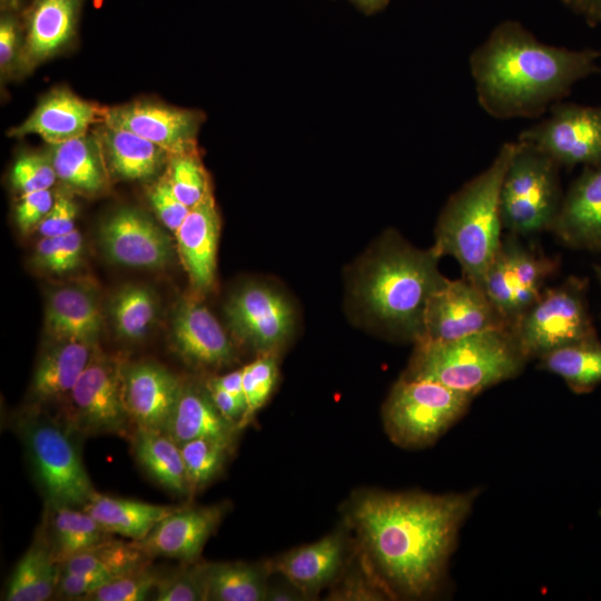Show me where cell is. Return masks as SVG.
Segmentation results:
<instances>
[{
  "label": "cell",
  "instance_id": "obj_3",
  "mask_svg": "<svg viewBox=\"0 0 601 601\" xmlns=\"http://www.w3.org/2000/svg\"><path fill=\"white\" fill-rule=\"evenodd\" d=\"M440 258L433 246L420 249L387 231L358 266L357 304L383 332L415 344L430 299L449 280L439 269Z\"/></svg>",
  "mask_w": 601,
  "mask_h": 601
},
{
  "label": "cell",
  "instance_id": "obj_16",
  "mask_svg": "<svg viewBox=\"0 0 601 601\" xmlns=\"http://www.w3.org/2000/svg\"><path fill=\"white\" fill-rule=\"evenodd\" d=\"M197 111L138 100L106 108L104 124L130 130L164 149L169 157L197 152Z\"/></svg>",
  "mask_w": 601,
  "mask_h": 601
},
{
  "label": "cell",
  "instance_id": "obj_4",
  "mask_svg": "<svg viewBox=\"0 0 601 601\" xmlns=\"http://www.w3.org/2000/svg\"><path fill=\"white\" fill-rule=\"evenodd\" d=\"M515 145L504 142L492 162L449 198L435 227V250L455 258L463 277L480 287L503 239L501 187Z\"/></svg>",
  "mask_w": 601,
  "mask_h": 601
},
{
  "label": "cell",
  "instance_id": "obj_35",
  "mask_svg": "<svg viewBox=\"0 0 601 601\" xmlns=\"http://www.w3.org/2000/svg\"><path fill=\"white\" fill-rule=\"evenodd\" d=\"M539 359L543 370L560 376L577 394L589 393L601 384V342L598 337L558 348Z\"/></svg>",
  "mask_w": 601,
  "mask_h": 601
},
{
  "label": "cell",
  "instance_id": "obj_27",
  "mask_svg": "<svg viewBox=\"0 0 601 601\" xmlns=\"http://www.w3.org/2000/svg\"><path fill=\"white\" fill-rule=\"evenodd\" d=\"M107 168L128 180L154 177L168 161L169 155L141 136L102 122L97 130Z\"/></svg>",
  "mask_w": 601,
  "mask_h": 601
},
{
  "label": "cell",
  "instance_id": "obj_28",
  "mask_svg": "<svg viewBox=\"0 0 601 601\" xmlns=\"http://www.w3.org/2000/svg\"><path fill=\"white\" fill-rule=\"evenodd\" d=\"M96 347L78 341H59L41 355L31 383V393L39 402L69 396L88 365Z\"/></svg>",
  "mask_w": 601,
  "mask_h": 601
},
{
  "label": "cell",
  "instance_id": "obj_5",
  "mask_svg": "<svg viewBox=\"0 0 601 601\" xmlns=\"http://www.w3.org/2000/svg\"><path fill=\"white\" fill-rule=\"evenodd\" d=\"M529 359L510 327L449 342H417L401 377L440 383L475 397L520 374Z\"/></svg>",
  "mask_w": 601,
  "mask_h": 601
},
{
  "label": "cell",
  "instance_id": "obj_26",
  "mask_svg": "<svg viewBox=\"0 0 601 601\" xmlns=\"http://www.w3.org/2000/svg\"><path fill=\"white\" fill-rule=\"evenodd\" d=\"M239 430L216 408L206 386L184 383L164 430L178 445L199 437L234 446Z\"/></svg>",
  "mask_w": 601,
  "mask_h": 601
},
{
  "label": "cell",
  "instance_id": "obj_47",
  "mask_svg": "<svg viewBox=\"0 0 601 601\" xmlns=\"http://www.w3.org/2000/svg\"><path fill=\"white\" fill-rule=\"evenodd\" d=\"M55 198L50 189L22 194L16 207V223L23 233L37 228L50 211Z\"/></svg>",
  "mask_w": 601,
  "mask_h": 601
},
{
  "label": "cell",
  "instance_id": "obj_46",
  "mask_svg": "<svg viewBox=\"0 0 601 601\" xmlns=\"http://www.w3.org/2000/svg\"><path fill=\"white\" fill-rule=\"evenodd\" d=\"M148 198L160 221L175 234L190 208L176 197L165 175L149 188Z\"/></svg>",
  "mask_w": 601,
  "mask_h": 601
},
{
  "label": "cell",
  "instance_id": "obj_51",
  "mask_svg": "<svg viewBox=\"0 0 601 601\" xmlns=\"http://www.w3.org/2000/svg\"><path fill=\"white\" fill-rule=\"evenodd\" d=\"M209 396L219 413L239 430V424L245 415L246 407L234 395L225 390L207 382L205 384Z\"/></svg>",
  "mask_w": 601,
  "mask_h": 601
},
{
  "label": "cell",
  "instance_id": "obj_29",
  "mask_svg": "<svg viewBox=\"0 0 601 601\" xmlns=\"http://www.w3.org/2000/svg\"><path fill=\"white\" fill-rule=\"evenodd\" d=\"M57 178L73 190L87 195L101 193L107 186V165L97 135L50 145Z\"/></svg>",
  "mask_w": 601,
  "mask_h": 601
},
{
  "label": "cell",
  "instance_id": "obj_22",
  "mask_svg": "<svg viewBox=\"0 0 601 601\" xmlns=\"http://www.w3.org/2000/svg\"><path fill=\"white\" fill-rule=\"evenodd\" d=\"M551 230L570 247L601 249V166L584 167L571 184Z\"/></svg>",
  "mask_w": 601,
  "mask_h": 601
},
{
  "label": "cell",
  "instance_id": "obj_41",
  "mask_svg": "<svg viewBox=\"0 0 601 601\" xmlns=\"http://www.w3.org/2000/svg\"><path fill=\"white\" fill-rule=\"evenodd\" d=\"M82 237L75 229L60 236L42 237L36 245L32 264L55 274L76 269L82 259Z\"/></svg>",
  "mask_w": 601,
  "mask_h": 601
},
{
  "label": "cell",
  "instance_id": "obj_57",
  "mask_svg": "<svg viewBox=\"0 0 601 601\" xmlns=\"http://www.w3.org/2000/svg\"><path fill=\"white\" fill-rule=\"evenodd\" d=\"M597 275L601 282V265L595 267Z\"/></svg>",
  "mask_w": 601,
  "mask_h": 601
},
{
  "label": "cell",
  "instance_id": "obj_45",
  "mask_svg": "<svg viewBox=\"0 0 601 601\" xmlns=\"http://www.w3.org/2000/svg\"><path fill=\"white\" fill-rule=\"evenodd\" d=\"M57 178L51 159L41 154L21 155L13 164L11 184L21 194L50 189Z\"/></svg>",
  "mask_w": 601,
  "mask_h": 601
},
{
  "label": "cell",
  "instance_id": "obj_9",
  "mask_svg": "<svg viewBox=\"0 0 601 601\" xmlns=\"http://www.w3.org/2000/svg\"><path fill=\"white\" fill-rule=\"evenodd\" d=\"M528 359L597 338L587 302V282L570 277L545 288L510 327Z\"/></svg>",
  "mask_w": 601,
  "mask_h": 601
},
{
  "label": "cell",
  "instance_id": "obj_17",
  "mask_svg": "<svg viewBox=\"0 0 601 601\" xmlns=\"http://www.w3.org/2000/svg\"><path fill=\"white\" fill-rule=\"evenodd\" d=\"M170 338L176 353L191 366L220 368L237 358L235 345L220 323L194 298L183 299L176 306Z\"/></svg>",
  "mask_w": 601,
  "mask_h": 601
},
{
  "label": "cell",
  "instance_id": "obj_15",
  "mask_svg": "<svg viewBox=\"0 0 601 601\" xmlns=\"http://www.w3.org/2000/svg\"><path fill=\"white\" fill-rule=\"evenodd\" d=\"M98 239L109 260L126 267L162 268L173 255L167 234L136 208H119L105 218Z\"/></svg>",
  "mask_w": 601,
  "mask_h": 601
},
{
  "label": "cell",
  "instance_id": "obj_11",
  "mask_svg": "<svg viewBox=\"0 0 601 601\" xmlns=\"http://www.w3.org/2000/svg\"><path fill=\"white\" fill-rule=\"evenodd\" d=\"M518 140L532 145L560 168L601 166V106L560 101Z\"/></svg>",
  "mask_w": 601,
  "mask_h": 601
},
{
  "label": "cell",
  "instance_id": "obj_2",
  "mask_svg": "<svg viewBox=\"0 0 601 601\" xmlns=\"http://www.w3.org/2000/svg\"><path fill=\"white\" fill-rule=\"evenodd\" d=\"M601 50L570 49L539 40L522 23L504 20L469 58L479 106L492 118H538L599 72Z\"/></svg>",
  "mask_w": 601,
  "mask_h": 601
},
{
  "label": "cell",
  "instance_id": "obj_32",
  "mask_svg": "<svg viewBox=\"0 0 601 601\" xmlns=\"http://www.w3.org/2000/svg\"><path fill=\"white\" fill-rule=\"evenodd\" d=\"M132 445L138 463L162 487L177 495L191 493L180 446L167 433L137 427Z\"/></svg>",
  "mask_w": 601,
  "mask_h": 601
},
{
  "label": "cell",
  "instance_id": "obj_43",
  "mask_svg": "<svg viewBox=\"0 0 601 601\" xmlns=\"http://www.w3.org/2000/svg\"><path fill=\"white\" fill-rule=\"evenodd\" d=\"M154 599L157 601H206L205 563L191 562L173 573L159 577Z\"/></svg>",
  "mask_w": 601,
  "mask_h": 601
},
{
  "label": "cell",
  "instance_id": "obj_23",
  "mask_svg": "<svg viewBox=\"0 0 601 601\" xmlns=\"http://www.w3.org/2000/svg\"><path fill=\"white\" fill-rule=\"evenodd\" d=\"M81 0H33L26 16V31L18 66L30 71L58 53L73 38Z\"/></svg>",
  "mask_w": 601,
  "mask_h": 601
},
{
  "label": "cell",
  "instance_id": "obj_44",
  "mask_svg": "<svg viewBox=\"0 0 601 601\" xmlns=\"http://www.w3.org/2000/svg\"><path fill=\"white\" fill-rule=\"evenodd\" d=\"M364 555L362 569L348 572L328 594V600H384L392 593Z\"/></svg>",
  "mask_w": 601,
  "mask_h": 601
},
{
  "label": "cell",
  "instance_id": "obj_33",
  "mask_svg": "<svg viewBox=\"0 0 601 601\" xmlns=\"http://www.w3.org/2000/svg\"><path fill=\"white\" fill-rule=\"evenodd\" d=\"M272 573L268 561L205 563L207 600L266 601Z\"/></svg>",
  "mask_w": 601,
  "mask_h": 601
},
{
  "label": "cell",
  "instance_id": "obj_13",
  "mask_svg": "<svg viewBox=\"0 0 601 601\" xmlns=\"http://www.w3.org/2000/svg\"><path fill=\"white\" fill-rule=\"evenodd\" d=\"M75 430L85 434H120L128 426L122 393V364L95 349L70 394Z\"/></svg>",
  "mask_w": 601,
  "mask_h": 601
},
{
  "label": "cell",
  "instance_id": "obj_36",
  "mask_svg": "<svg viewBox=\"0 0 601 601\" xmlns=\"http://www.w3.org/2000/svg\"><path fill=\"white\" fill-rule=\"evenodd\" d=\"M147 554L135 543L106 540L61 564L62 571L97 573L116 578L147 563Z\"/></svg>",
  "mask_w": 601,
  "mask_h": 601
},
{
  "label": "cell",
  "instance_id": "obj_30",
  "mask_svg": "<svg viewBox=\"0 0 601 601\" xmlns=\"http://www.w3.org/2000/svg\"><path fill=\"white\" fill-rule=\"evenodd\" d=\"M61 564L57 562L45 529L14 565L6 584V601H45L56 593Z\"/></svg>",
  "mask_w": 601,
  "mask_h": 601
},
{
  "label": "cell",
  "instance_id": "obj_1",
  "mask_svg": "<svg viewBox=\"0 0 601 601\" xmlns=\"http://www.w3.org/2000/svg\"><path fill=\"white\" fill-rule=\"evenodd\" d=\"M476 496L363 490L349 499L345 516L392 595L420 599L441 588Z\"/></svg>",
  "mask_w": 601,
  "mask_h": 601
},
{
  "label": "cell",
  "instance_id": "obj_55",
  "mask_svg": "<svg viewBox=\"0 0 601 601\" xmlns=\"http://www.w3.org/2000/svg\"><path fill=\"white\" fill-rule=\"evenodd\" d=\"M367 13L383 9L391 0H351Z\"/></svg>",
  "mask_w": 601,
  "mask_h": 601
},
{
  "label": "cell",
  "instance_id": "obj_49",
  "mask_svg": "<svg viewBox=\"0 0 601 601\" xmlns=\"http://www.w3.org/2000/svg\"><path fill=\"white\" fill-rule=\"evenodd\" d=\"M114 578L97 573L62 571L56 593L67 599L82 600Z\"/></svg>",
  "mask_w": 601,
  "mask_h": 601
},
{
  "label": "cell",
  "instance_id": "obj_21",
  "mask_svg": "<svg viewBox=\"0 0 601 601\" xmlns=\"http://www.w3.org/2000/svg\"><path fill=\"white\" fill-rule=\"evenodd\" d=\"M106 108L87 101L68 89L47 95L19 126L10 129L12 137L38 135L49 145L87 134L97 121L104 122Z\"/></svg>",
  "mask_w": 601,
  "mask_h": 601
},
{
  "label": "cell",
  "instance_id": "obj_14",
  "mask_svg": "<svg viewBox=\"0 0 601 601\" xmlns=\"http://www.w3.org/2000/svg\"><path fill=\"white\" fill-rule=\"evenodd\" d=\"M502 327L509 325L479 285L464 277L449 279L428 302L418 342H449Z\"/></svg>",
  "mask_w": 601,
  "mask_h": 601
},
{
  "label": "cell",
  "instance_id": "obj_48",
  "mask_svg": "<svg viewBox=\"0 0 601 601\" xmlns=\"http://www.w3.org/2000/svg\"><path fill=\"white\" fill-rule=\"evenodd\" d=\"M78 213L76 203L69 196L60 194L37 229L42 237L60 236L76 229L75 221Z\"/></svg>",
  "mask_w": 601,
  "mask_h": 601
},
{
  "label": "cell",
  "instance_id": "obj_6",
  "mask_svg": "<svg viewBox=\"0 0 601 601\" xmlns=\"http://www.w3.org/2000/svg\"><path fill=\"white\" fill-rule=\"evenodd\" d=\"M16 430L48 508H82L96 491L67 430L39 412L18 417Z\"/></svg>",
  "mask_w": 601,
  "mask_h": 601
},
{
  "label": "cell",
  "instance_id": "obj_7",
  "mask_svg": "<svg viewBox=\"0 0 601 601\" xmlns=\"http://www.w3.org/2000/svg\"><path fill=\"white\" fill-rule=\"evenodd\" d=\"M515 142L501 187L503 228L516 236L551 230L564 195L560 167L532 145Z\"/></svg>",
  "mask_w": 601,
  "mask_h": 601
},
{
  "label": "cell",
  "instance_id": "obj_34",
  "mask_svg": "<svg viewBox=\"0 0 601 601\" xmlns=\"http://www.w3.org/2000/svg\"><path fill=\"white\" fill-rule=\"evenodd\" d=\"M50 522L45 529L53 555L62 564L69 558L106 540L108 533L82 508H49Z\"/></svg>",
  "mask_w": 601,
  "mask_h": 601
},
{
  "label": "cell",
  "instance_id": "obj_24",
  "mask_svg": "<svg viewBox=\"0 0 601 601\" xmlns=\"http://www.w3.org/2000/svg\"><path fill=\"white\" fill-rule=\"evenodd\" d=\"M345 548L344 534L333 532L268 563L273 573L280 574L309 599L334 582L344 564Z\"/></svg>",
  "mask_w": 601,
  "mask_h": 601
},
{
  "label": "cell",
  "instance_id": "obj_25",
  "mask_svg": "<svg viewBox=\"0 0 601 601\" xmlns=\"http://www.w3.org/2000/svg\"><path fill=\"white\" fill-rule=\"evenodd\" d=\"M101 327L100 306L91 287L65 285L48 295L45 329L52 342L78 341L96 345Z\"/></svg>",
  "mask_w": 601,
  "mask_h": 601
},
{
  "label": "cell",
  "instance_id": "obj_54",
  "mask_svg": "<svg viewBox=\"0 0 601 601\" xmlns=\"http://www.w3.org/2000/svg\"><path fill=\"white\" fill-rule=\"evenodd\" d=\"M288 582V581H287ZM308 598L296 587L288 582L287 585H268L266 601H297Z\"/></svg>",
  "mask_w": 601,
  "mask_h": 601
},
{
  "label": "cell",
  "instance_id": "obj_10",
  "mask_svg": "<svg viewBox=\"0 0 601 601\" xmlns=\"http://www.w3.org/2000/svg\"><path fill=\"white\" fill-rule=\"evenodd\" d=\"M556 264L516 235L503 238L489 265L481 288L509 327L539 298Z\"/></svg>",
  "mask_w": 601,
  "mask_h": 601
},
{
  "label": "cell",
  "instance_id": "obj_40",
  "mask_svg": "<svg viewBox=\"0 0 601 601\" xmlns=\"http://www.w3.org/2000/svg\"><path fill=\"white\" fill-rule=\"evenodd\" d=\"M243 387L246 398V412L239 424L245 428L256 413L270 397L278 380L277 354L258 355L252 363L242 367Z\"/></svg>",
  "mask_w": 601,
  "mask_h": 601
},
{
  "label": "cell",
  "instance_id": "obj_37",
  "mask_svg": "<svg viewBox=\"0 0 601 601\" xmlns=\"http://www.w3.org/2000/svg\"><path fill=\"white\" fill-rule=\"evenodd\" d=\"M109 312L118 336L128 341H138L155 323L156 299L148 288L127 285L112 296Z\"/></svg>",
  "mask_w": 601,
  "mask_h": 601
},
{
  "label": "cell",
  "instance_id": "obj_53",
  "mask_svg": "<svg viewBox=\"0 0 601 601\" xmlns=\"http://www.w3.org/2000/svg\"><path fill=\"white\" fill-rule=\"evenodd\" d=\"M207 382L225 390L234 395L246 407V398L243 387V373L242 368L233 371L221 376H215Z\"/></svg>",
  "mask_w": 601,
  "mask_h": 601
},
{
  "label": "cell",
  "instance_id": "obj_12",
  "mask_svg": "<svg viewBox=\"0 0 601 601\" xmlns=\"http://www.w3.org/2000/svg\"><path fill=\"white\" fill-rule=\"evenodd\" d=\"M224 311L236 338L258 355L278 354L294 332V307L268 284L240 286L229 296Z\"/></svg>",
  "mask_w": 601,
  "mask_h": 601
},
{
  "label": "cell",
  "instance_id": "obj_50",
  "mask_svg": "<svg viewBox=\"0 0 601 601\" xmlns=\"http://www.w3.org/2000/svg\"><path fill=\"white\" fill-rule=\"evenodd\" d=\"M21 45L17 20L9 13L2 14L0 20V69L2 76L11 70L14 62H18Z\"/></svg>",
  "mask_w": 601,
  "mask_h": 601
},
{
  "label": "cell",
  "instance_id": "obj_39",
  "mask_svg": "<svg viewBox=\"0 0 601 601\" xmlns=\"http://www.w3.org/2000/svg\"><path fill=\"white\" fill-rule=\"evenodd\" d=\"M165 176L176 197L188 208L211 193L208 174L197 152L170 156Z\"/></svg>",
  "mask_w": 601,
  "mask_h": 601
},
{
  "label": "cell",
  "instance_id": "obj_52",
  "mask_svg": "<svg viewBox=\"0 0 601 601\" xmlns=\"http://www.w3.org/2000/svg\"><path fill=\"white\" fill-rule=\"evenodd\" d=\"M572 12L581 17L588 24H601V0H561Z\"/></svg>",
  "mask_w": 601,
  "mask_h": 601
},
{
  "label": "cell",
  "instance_id": "obj_8",
  "mask_svg": "<svg viewBox=\"0 0 601 601\" xmlns=\"http://www.w3.org/2000/svg\"><path fill=\"white\" fill-rule=\"evenodd\" d=\"M473 398L436 382L400 377L383 405L385 432L401 447H425L464 415Z\"/></svg>",
  "mask_w": 601,
  "mask_h": 601
},
{
  "label": "cell",
  "instance_id": "obj_38",
  "mask_svg": "<svg viewBox=\"0 0 601 601\" xmlns=\"http://www.w3.org/2000/svg\"><path fill=\"white\" fill-rule=\"evenodd\" d=\"M179 446L190 492L206 486L219 475L233 449L207 437L194 439Z\"/></svg>",
  "mask_w": 601,
  "mask_h": 601
},
{
  "label": "cell",
  "instance_id": "obj_56",
  "mask_svg": "<svg viewBox=\"0 0 601 601\" xmlns=\"http://www.w3.org/2000/svg\"><path fill=\"white\" fill-rule=\"evenodd\" d=\"M23 0H1V4L4 8L17 9Z\"/></svg>",
  "mask_w": 601,
  "mask_h": 601
},
{
  "label": "cell",
  "instance_id": "obj_18",
  "mask_svg": "<svg viewBox=\"0 0 601 601\" xmlns=\"http://www.w3.org/2000/svg\"><path fill=\"white\" fill-rule=\"evenodd\" d=\"M227 504L177 509L159 521L149 534L134 541L148 556H167L196 562L221 522Z\"/></svg>",
  "mask_w": 601,
  "mask_h": 601
},
{
  "label": "cell",
  "instance_id": "obj_42",
  "mask_svg": "<svg viewBox=\"0 0 601 601\" xmlns=\"http://www.w3.org/2000/svg\"><path fill=\"white\" fill-rule=\"evenodd\" d=\"M159 577L147 563L122 573L86 595L87 601H142L156 591Z\"/></svg>",
  "mask_w": 601,
  "mask_h": 601
},
{
  "label": "cell",
  "instance_id": "obj_19",
  "mask_svg": "<svg viewBox=\"0 0 601 601\" xmlns=\"http://www.w3.org/2000/svg\"><path fill=\"white\" fill-rule=\"evenodd\" d=\"M183 381L154 362L122 365L127 413L137 427L164 431L178 400Z\"/></svg>",
  "mask_w": 601,
  "mask_h": 601
},
{
  "label": "cell",
  "instance_id": "obj_31",
  "mask_svg": "<svg viewBox=\"0 0 601 601\" xmlns=\"http://www.w3.org/2000/svg\"><path fill=\"white\" fill-rule=\"evenodd\" d=\"M82 509L109 534L140 541L178 508L115 497L95 492Z\"/></svg>",
  "mask_w": 601,
  "mask_h": 601
},
{
  "label": "cell",
  "instance_id": "obj_20",
  "mask_svg": "<svg viewBox=\"0 0 601 601\" xmlns=\"http://www.w3.org/2000/svg\"><path fill=\"white\" fill-rule=\"evenodd\" d=\"M220 219L213 193L189 209L175 231L177 250L190 284L198 293L215 285Z\"/></svg>",
  "mask_w": 601,
  "mask_h": 601
}]
</instances>
